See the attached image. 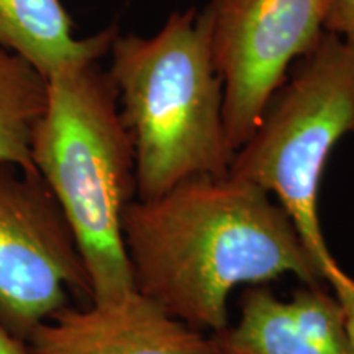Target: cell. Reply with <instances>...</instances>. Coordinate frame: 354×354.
<instances>
[{"label":"cell","instance_id":"cell-1","mask_svg":"<svg viewBox=\"0 0 354 354\" xmlns=\"http://www.w3.org/2000/svg\"><path fill=\"white\" fill-rule=\"evenodd\" d=\"M122 233L135 289L202 333L228 326L230 295L295 276L326 286L289 214L258 185L196 177L127 205Z\"/></svg>","mask_w":354,"mask_h":354},{"label":"cell","instance_id":"cell-2","mask_svg":"<svg viewBox=\"0 0 354 354\" xmlns=\"http://www.w3.org/2000/svg\"><path fill=\"white\" fill-rule=\"evenodd\" d=\"M30 151L76 238L91 304L135 292L122 233L123 212L136 198L135 149L117 86L99 61L68 64L48 77Z\"/></svg>","mask_w":354,"mask_h":354},{"label":"cell","instance_id":"cell-3","mask_svg":"<svg viewBox=\"0 0 354 354\" xmlns=\"http://www.w3.org/2000/svg\"><path fill=\"white\" fill-rule=\"evenodd\" d=\"M109 74L135 149L136 198L153 201L196 177L228 176L223 84L205 8L174 12L156 35H117Z\"/></svg>","mask_w":354,"mask_h":354},{"label":"cell","instance_id":"cell-4","mask_svg":"<svg viewBox=\"0 0 354 354\" xmlns=\"http://www.w3.org/2000/svg\"><path fill=\"white\" fill-rule=\"evenodd\" d=\"M348 135H354V48L323 32L292 64L228 169V176L276 197L323 277L335 256L318 212L322 177L331 151Z\"/></svg>","mask_w":354,"mask_h":354},{"label":"cell","instance_id":"cell-5","mask_svg":"<svg viewBox=\"0 0 354 354\" xmlns=\"http://www.w3.org/2000/svg\"><path fill=\"white\" fill-rule=\"evenodd\" d=\"M92 302L76 238L37 169L0 165V326L26 343L69 305Z\"/></svg>","mask_w":354,"mask_h":354},{"label":"cell","instance_id":"cell-6","mask_svg":"<svg viewBox=\"0 0 354 354\" xmlns=\"http://www.w3.org/2000/svg\"><path fill=\"white\" fill-rule=\"evenodd\" d=\"M330 0H210L212 55L223 84V125L236 153L258 128L295 61L325 32Z\"/></svg>","mask_w":354,"mask_h":354},{"label":"cell","instance_id":"cell-7","mask_svg":"<svg viewBox=\"0 0 354 354\" xmlns=\"http://www.w3.org/2000/svg\"><path fill=\"white\" fill-rule=\"evenodd\" d=\"M30 354H216L215 339L138 290L110 304L68 305L26 339Z\"/></svg>","mask_w":354,"mask_h":354},{"label":"cell","instance_id":"cell-8","mask_svg":"<svg viewBox=\"0 0 354 354\" xmlns=\"http://www.w3.org/2000/svg\"><path fill=\"white\" fill-rule=\"evenodd\" d=\"M216 354H354L338 299L328 286H305L290 299L250 286L240 318L212 335Z\"/></svg>","mask_w":354,"mask_h":354},{"label":"cell","instance_id":"cell-9","mask_svg":"<svg viewBox=\"0 0 354 354\" xmlns=\"http://www.w3.org/2000/svg\"><path fill=\"white\" fill-rule=\"evenodd\" d=\"M117 35V26H109L76 39L73 20L59 0H0V46L46 79L68 64L99 61Z\"/></svg>","mask_w":354,"mask_h":354},{"label":"cell","instance_id":"cell-10","mask_svg":"<svg viewBox=\"0 0 354 354\" xmlns=\"http://www.w3.org/2000/svg\"><path fill=\"white\" fill-rule=\"evenodd\" d=\"M46 97L48 79L0 46V165L35 169L30 146Z\"/></svg>","mask_w":354,"mask_h":354},{"label":"cell","instance_id":"cell-11","mask_svg":"<svg viewBox=\"0 0 354 354\" xmlns=\"http://www.w3.org/2000/svg\"><path fill=\"white\" fill-rule=\"evenodd\" d=\"M325 282L342 305L349 343L354 353V277L344 271L338 261L331 259L325 268Z\"/></svg>","mask_w":354,"mask_h":354},{"label":"cell","instance_id":"cell-12","mask_svg":"<svg viewBox=\"0 0 354 354\" xmlns=\"http://www.w3.org/2000/svg\"><path fill=\"white\" fill-rule=\"evenodd\" d=\"M323 28L354 48V0H330Z\"/></svg>","mask_w":354,"mask_h":354},{"label":"cell","instance_id":"cell-13","mask_svg":"<svg viewBox=\"0 0 354 354\" xmlns=\"http://www.w3.org/2000/svg\"><path fill=\"white\" fill-rule=\"evenodd\" d=\"M0 354H30L25 342L15 338L0 326Z\"/></svg>","mask_w":354,"mask_h":354}]
</instances>
